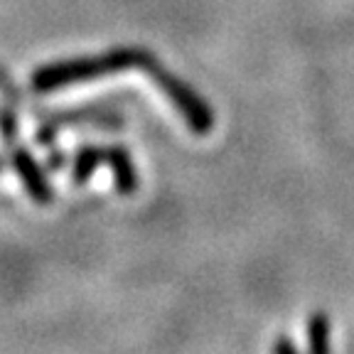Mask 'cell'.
Segmentation results:
<instances>
[{"label":"cell","instance_id":"obj_1","mask_svg":"<svg viewBox=\"0 0 354 354\" xmlns=\"http://www.w3.org/2000/svg\"><path fill=\"white\" fill-rule=\"evenodd\" d=\"M158 57L145 47H113L96 57H84V59L55 62V64L39 66L30 79V88L35 94H50L57 88L74 86V84H86L101 77L126 72V69H140L148 72L150 66L158 64Z\"/></svg>","mask_w":354,"mask_h":354},{"label":"cell","instance_id":"obj_2","mask_svg":"<svg viewBox=\"0 0 354 354\" xmlns=\"http://www.w3.org/2000/svg\"><path fill=\"white\" fill-rule=\"evenodd\" d=\"M111 167L113 172V185L123 197H131V194L138 192L140 187V177L136 170V162H133L131 153H128L123 145H84L77 150L72 160V183L84 185L88 183V177L94 175L96 167Z\"/></svg>","mask_w":354,"mask_h":354},{"label":"cell","instance_id":"obj_3","mask_svg":"<svg viewBox=\"0 0 354 354\" xmlns=\"http://www.w3.org/2000/svg\"><path fill=\"white\" fill-rule=\"evenodd\" d=\"M145 74L153 79L155 86L160 88L162 96L172 104V109L180 111L185 126H187L194 136H207V133H212V128H214V111H212V106L207 104L189 84H185L180 77H175V74H172L170 69H165L160 62L150 66Z\"/></svg>","mask_w":354,"mask_h":354},{"label":"cell","instance_id":"obj_4","mask_svg":"<svg viewBox=\"0 0 354 354\" xmlns=\"http://www.w3.org/2000/svg\"><path fill=\"white\" fill-rule=\"evenodd\" d=\"M66 126H94L104 128V131H118L126 126L121 113L111 111L109 106H86V109H74V111H57V113H47L42 126L35 131V143L37 145H52L57 138V133Z\"/></svg>","mask_w":354,"mask_h":354},{"label":"cell","instance_id":"obj_5","mask_svg":"<svg viewBox=\"0 0 354 354\" xmlns=\"http://www.w3.org/2000/svg\"><path fill=\"white\" fill-rule=\"evenodd\" d=\"M3 145H6L8 160H10L12 170L17 172V177H20L28 197L32 199L35 205H52L55 189H52L50 180H47L44 170L39 167V162L32 158V153L25 145H17V138L6 140Z\"/></svg>","mask_w":354,"mask_h":354},{"label":"cell","instance_id":"obj_6","mask_svg":"<svg viewBox=\"0 0 354 354\" xmlns=\"http://www.w3.org/2000/svg\"><path fill=\"white\" fill-rule=\"evenodd\" d=\"M308 349L327 352L330 349V317L325 313H313L308 320Z\"/></svg>","mask_w":354,"mask_h":354},{"label":"cell","instance_id":"obj_7","mask_svg":"<svg viewBox=\"0 0 354 354\" xmlns=\"http://www.w3.org/2000/svg\"><path fill=\"white\" fill-rule=\"evenodd\" d=\"M17 133H20L17 113L10 109V106H0V138H3V143L17 138Z\"/></svg>","mask_w":354,"mask_h":354},{"label":"cell","instance_id":"obj_8","mask_svg":"<svg viewBox=\"0 0 354 354\" xmlns=\"http://www.w3.org/2000/svg\"><path fill=\"white\" fill-rule=\"evenodd\" d=\"M64 165H66V153H62V150H52L50 158H47V167H50V170H62Z\"/></svg>","mask_w":354,"mask_h":354},{"label":"cell","instance_id":"obj_9","mask_svg":"<svg viewBox=\"0 0 354 354\" xmlns=\"http://www.w3.org/2000/svg\"><path fill=\"white\" fill-rule=\"evenodd\" d=\"M273 352H298V344L293 342V339H288V337H281L273 342Z\"/></svg>","mask_w":354,"mask_h":354},{"label":"cell","instance_id":"obj_10","mask_svg":"<svg viewBox=\"0 0 354 354\" xmlns=\"http://www.w3.org/2000/svg\"><path fill=\"white\" fill-rule=\"evenodd\" d=\"M3 167H6V160H3V155H0V172H3Z\"/></svg>","mask_w":354,"mask_h":354}]
</instances>
